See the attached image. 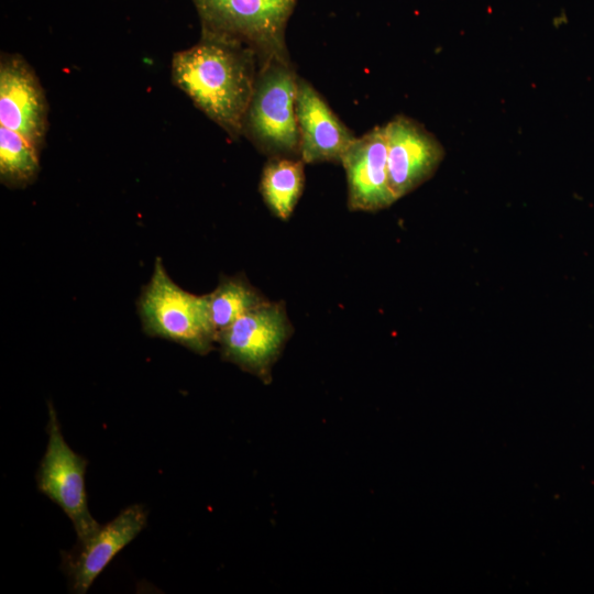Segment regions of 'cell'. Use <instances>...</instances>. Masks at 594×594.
Here are the masks:
<instances>
[{
    "label": "cell",
    "instance_id": "8992f818",
    "mask_svg": "<svg viewBox=\"0 0 594 594\" xmlns=\"http://www.w3.org/2000/svg\"><path fill=\"white\" fill-rule=\"evenodd\" d=\"M288 334L283 307L265 301L220 332L217 341L226 360L267 380Z\"/></svg>",
    "mask_w": 594,
    "mask_h": 594
},
{
    "label": "cell",
    "instance_id": "9c48e42d",
    "mask_svg": "<svg viewBox=\"0 0 594 594\" xmlns=\"http://www.w3.org/2000/svg\"><path fill=\"white\" fill-rule=\"evenodd\" d=\"M47 109L44 91L31 66L18 55H2L0 125L20 133L41 150L47 130Z\"/></svg>",
    "mask_w": 594,
    "mask_h": 594
},
{
    "label": "cell",
    "instance_id": "7a4b0ae2",
    "mask_svg": "<svg viewBox=\"0 0 594 594\" xmlns=\"http://www.w3.org/2000/svg\"><path fill=\"white\" fill-rule=\"evenodd\" d=\"M298 78L290 62L272 59L260 64L242 134L271 157L300 158Z\"/></svg>",
    "mask_w": 594,
    "mask_h": 594
},
{
    "label": "cell",
    "instance_id": "7c38bea8",
    "mask_svg": "<svg viewBox=\"0 0 594 594\" xmlns=\"http://www.w3.org/2000/svg\"><path fill=\"white\" fill-rule=\"evenodd\" d=\"M301 158L271 157L263 168L260 189L273 213L286 220L297 205L304 188Z\"/></svg>",
    "mask_w": 594,
    "mask_h": 594
},
{
    "label": "cell",
    "instance_id": "8fae6325",
    "mask_svg": "<svg viewBox=\"0 0 594 594\" xmlns=\"http://www.w3.org/2000/svg\"><path fill=\"white\" fill-rule=\"evenodd\" d=\"M296 117L304 163H341L356 140L322 96L304 78H298Z\"/></svg>",
    "mask_w": 594,
    "mask_h": 594
},
{
    "label": "cell",
    "instance_id": "30bf717a",
    "mask_svg": "<svg viewBox=\"0 0 594 594\" xmlns=\"http://www.w3.org/2000/svg\"><path fill=\"white\" fill-rule=\"evenodd\" d=\"M341 164L346 174L350 210L377 211L397 200L388 182L384 127L356 138Z\"/></svg>",
    "mask_w": 594,
    "mask_h": 594
},
{
    "label": "cell",
    "instance_id": "6da1fadb",
    "mask_svg": "<svg viewBox=\"0 0 594 594\" xmlns=\"http://www.w3.org/2000/svg\"><path fill=\"white\" fill-rule=\"evenodd\" d=\"M260 57L241 41L201 28L200 40L172 58V80L232 139L242 134Z\"/></svg>",
    "mask_w": 594,
    "mask_h": 594
},
{
    "label": "cell",
    "instance_id": "4fadbf2b",
    "mask_svg": "<svg viewBox=\"0 0 594 594\" xmlns=\"http://www.w3.org/2000/svg\"><path fill=\"white\" fill-rule=\"evenodd\" d=\"M207 301L210 321L218 338L238 318L266 300L245 279L226 277L207 295Z\"/></svg>",
    "mask_w": 594,
    "mask_h": 594
},
{
    "label": "cell",
    "instance_id": "5bb4252c",
    "mask_svg": "<svg viewBox=\"0 0 594 594\" xmlns=\"http://www.w3.org/2000/svg\"><path fill=\"white\" fill-rule=\"evenodd\" d=\"M40 151L20 133L0 125V179L9 187L31 184L40 172Z\"/></svg>",
    "mask_w": 594,
    "mask_h": 594
},
{
    "label": "cell",
    "instance_id": "5b68a950",
    "mask_svg": "<svg viewBox=\"0 0 594 594\" xmlns=\"http://www.w3.org/2000/svg\"><path fill=\"white\" fill-rule=\"evenodd\" d=\"M47 433L46 451L36 473L37 488L63 509L72 520L78 540H84L100 527L88 508L85 487L87 461L64 440L52 404H48Z\"/></svg>",
    "mask_w": 594,
    "mask_h": 594
},
{
    "label": "cell",
    "instance_id": "ba28073f",
    "mask_svg": "<svg viewBox=\"0 0 594 594\" xmlns=\"http://www.w3.org/2000/svg\"><path fill=\"white\" fill-rule=\"evenodd\" d=\"M146 518L143 505H131L91 536L78 540L70 551L64 552L62 565L72 591L86 593L114 556L143 530Z\"/></svg>",
    "mask_w": 594,
    "mask_h": 594
},
{
    "label": "cell",
    "instance_id": "3957f363",
    "mask_svg": "<svg viewBox=\"0 0 594 594\" xmlns=\"http://www.w3.org/2000/svg\"><path fill=\"white\" fill-rule=\"evenodd\" d=\"M143 330L206 354L217 336L210 321L207 295L198 296L179 287L156 258L150 282L138 301Z\"/></svg>",
    "mask_w": 594,
    "mask_h": 594
},
{
    "label": "cell",
    "instance_id": "277c9868",
    "mask_svg": "<svg viewBox=\"0 0 594 594\" xmlns=\"http://www.w3.org/2000/svg\"><path fill=\"white\" fill-rule=\"evenodd\" d=\"M297 0H193L201 28L229 35L252 47L260 64L290 62L286 26Z\"/></svg>",
    "mask_w": 594,
    "mask_h": 594
},
{
    "label": "cell",
    "instance_id": "52a82bcc",
    "mask_svg": "<svg viewBox=\"0 0 594 594\" xmlns=\"http://www.w3.org/2000/svg\"><path fill=\"white\" fill-rule=\"evenodd\" d=\"M384 132L389 187L398 200L435 174L444 150L433 134L403 114L387 122Z\"/></svg>",
    "mask_w": 594,
    "mask_h": 594
}]
</instances>
